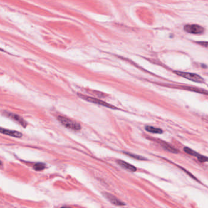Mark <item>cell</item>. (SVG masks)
Listing matches in <instances>:
<instances>
[{"mask_svg":"<svg viewBox=\"0 0 208 208\" xmlns=\"http://www.w3.org/2000/svg\"><path fill=\"white\" fill-rule=\"evenodd\" d=\"M118 163L119 166H120L122 167H123L124 169L128 170V171H130V172H136V168L132 165V164H129L125 161H124L123 160H118Z\"/></svg>","mask_w":208,"mask_h":208,"instance_id":"obj_7","label":"cell"},{"mask_svg":"<svg viewBox=\"0 0 208 208\" xmlns=\"http://www.w3.org/2000/svg\"><path fill=\"white\" fill-rule=\"evenodd\" d=\"M7 116L11 118L12 119H13L15 121H16V122H18L19 123H20L23 127L26 126V123L25 121L20 116H19V115H16L15 114H12V113H7Z\"/></svg>","mask_w":208,"mask_h":208,"instance_id":"obj_8","label":"cell"},{"mask_svg":"<svg viewBox=\"0 0 208 208\" xmlns=\"http://www.w3.org/2000/svg\"><path fill=\"white\" fill-rule=\"evenodd\" d=\"M103 196L105 197L111 203H112L113 204H114L115 206H121L125 205V203L124 202L120 201V200H119L118 198H116L114 195H111V194L105 192V193H103Z\"/></svg>","mask_w":208,"mask_h":208,"instance_id":"obj_5","label":"cell"},{"mask_svg":"<svg viewBox=\"0 0 208 208\" xmlns=\"http://www.w3.org/2000/svg\"><path fill=\"white\" fill-rule=\"evenodd\" d=\"M198 161L201 162H208V157H205V156L200 155L199 157L197 158Z\"/></svg>","mask_w":208,"mask_h":208,"instance_id":"obj_14","label":"cell"},{"mask_svg":"<svg viewBox=\"0 0 208 208\" xmlns=\"http://www.w3.org/2000/svg\"><path fill=\"white\" fill-rule=\"evenodd\" d=\"M0 133L15 137H21L22 136V134L20 132L11 130L3 128L1 127H0Z\"/></svg>","mask_w":208,"mask_h":208,"instance_id":"obj_6","label":"cell"},{"mask_svg":"<svg viewBox=\"0 0 208 208\" xmlns=\"http://www.w3.org/2000/svg\"><path fill=\"white\" fill-rule=\"evenodd\" d=\"M175 73L182 77H184L186 79H188L190 81H192L194 82H197V83H203L205 82L204 79L203 78L200 76V75H198L197 74L195 73H188V72H183V71H175Z\"/></svg>","mask_w":208,"mask_h":208,"instance_id":"obj_2","label":"cell"},{"mask_svg":"<svg viewBox=\"0 0 208 208\" xmlns=\"http://www.w3.org/2000/svg\"><path fill=\"white\" fill-rule=\"evenodd\" d=\"M184 31L192 34H202L204 32V28L198 24H187L184 27Z\"/></svg>","mask_w":208,"mask_h":208,"instance_id":"obj_3","label":"cell"},{"mask_svg":"<svg viewBox=\"0 0 208 208\" xmlns=\"http://www.w3.org/2000/svg\"><path fill=\"white\" fill-rule=\"evenodd\" d=\"M145 130L147 132L152 133H155V134H161L163 132V131L161 128H156V127H154L152 126L145 127Z\"/></svg>","mask_w":208,"mask_h":208,"instance_id":"obj_10","label":"cell"},{"mask_svg":"<svg viewBox=\"0 0 208 208\" xmlns=\"http://www.w3.org/2000/svg\"><path fill=\"white\" fill-rule=\"evenodd\" d=\"M162 147H163L164 149H165L166 150L173 153H178V150L177 149H176L174 147H172V145L168 144L166 142H162L161 144Z\"/></svg>","mask_w":208,"mask_h":208,"instance_id":"obj_9","label":"cell"},{"mask_svg":"<svg viewBox=\"0 0 208 208\" xmlns=\"http://www.w3.org/2000/svg\"><path fill=\"white\" fill-rule=\"evenodd\" d=\"M197 43L203 47L208 48V41H197Z\"/></svg>","mask_w":208,"mask_h":208,"instance_id":"obj_15","label":"cell"},{"mask_svg":"<svg viewBox=\"0 0 208 208\" xmlns=\"http://www.w3.org/2000/svg\"><path fill=\"white\" fill-rule=\"evenodd\" d=\"M184 151L186 153H187V154H189L190 155H191V156H194V157H196L197 158L199 157V156L200 155V154H199L197 152L194 151V150L191 149L190 148H189V147H184Z\"/></svg>","mask_w":208,"mask_h":208,"instance_id":"obj_11","label":"cell"},{"mask_svg":"<svg viewBox=\"0 0 208 208\" xmlns=\"http://www.w3.org/2000/svg\"><path fill=\"white\" fill-rule=\"evenodd\" d=\"M45 167H46V165L44 163H42V162L37 163L35 164L33 166V169L37 171H41L44 169Z\"/></svg>","mask_w":208,"mask_h":208,"instance_id":"obj_12","label":"cell"},{"mask_svg":"<svg viewBox=\"0 0 208 208\" xmlns=\"http://www.w3.org/2000/svg\"><path fill=\"white\" fill-rule=\"evenodd\" d=\"M60 208H71V207H66V206H64V207H60Z\"/></svg>","mask_w":208,"mask_h":208,"instance_id":"obj_16","label":"cell"},{"mask_svg":"<svg viewBox=\"0 0 208 208\" xmlns=\"http://www.w3.org/2000/svg\"><path fill=\"white\" fill-rule=\"evenodd\" d=\"M124 153H125V154H126V155H127L128 156H129V157H130L136 159V160H146V159H145V158H144V157H141V156L136 155H135V154L128 153H126V152H125Z\"/></svg>","mask_w":208,"mask_h":208,"instance_id":"obj_13","label":"cell"},{"mask_svg":"<svg viewBox=\"0 0 208 208\" xmlns=\"http://www.w3.org/2000/svg\"><path fill=\"white\" fill-rule=\"evenodd\" d=\"M1 164V161H0V164Z\"/></svg>","mask_w":208,"mask_h":208,"instance_id":"obj_17","label":"cell"},{"mask_svg":"<svg viewBox=\"0 0 208 208\" xmlns=\"http://www.w3.org/2000/svg\"><path fill=\"white\" fill-rule=\"evenodd\" d=\"M79 96L82 99H83L86 101L96 103V104H98V105L105 107H108V108H115V107L114 106H113V105H110V104H108V103L104 102L102 100L98 99L91 98V97H89V96H85V95H82V94H79Z\"/></svg>","mask_w":208,"mask_h":208,"instance_id":"obj_4","label":"cell"},{"mask_svg":"<svg viewBox=\"0 0 208 208\" xmlns=\"http://www.w3.org/2000/svg\"><path fill=\"white\" fill-rule=\"evenodd\" d=\"M58 120L60 121V123L66 127L68 128L74 130H79L81 129L80 125L77 123L76 121H74L70 119H69L65 116H58Z\"/></svg>","mask_w":208,"mask_h":208,"instance_id":"obj_1","label":"cell"}]
</instances>
